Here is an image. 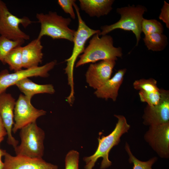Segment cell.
I'll return each instance as SVG.
<instances>
[{"label": "cell", "mask_w": 169, "mask_h": 169, "mask_svg": "<svg viewBox=\"0 0 169 169\" xmlns=\"http://www.w3.org/2000/svg\"><path fill=\"white\" fill-rule=\"evenodd\" d=\"M118 120L117 122L113 131L107 136H102L98 138V146L95 153L92 155L84 157L83 160L85 162V169H93L98 159L103 158L100 168L105 169L112 164L109 159V154L112 147L118 145L120 141V138L124 134L128 132L130 125L128 124L124 116L115 115Z\"/></svg>", "instance_id": "6da1fadb"}, {"label": "cell", "mask_w": 169, "mask_h": 169, "mask_svg": "<svg viewBox=\"0 0 169 169\" xmlns=\"http://www.w3.org/2000/svg\"><path fill=\"white\" fill-rule=\"evenodd\" d=\"M73 7L77 15L78 26L74 35L72 52L70 57L65 60L67 64L64 69L65 73L67 76L68 84L70 89V94L66 98L67 101L69 104L74 103V100L73 72L76 59L80 54L83 53L87 40L94 34L100 33V30L92 29L86 24L82 19L79 8L75 3L73 4Z\"/></svg>", "instance_id": "7a4b0ae2"}, {"label": "cell", "mask_w": 169, "mask_h": 169, "mask_svg": "<svg viewBox=\"0 0 169 169\" xmlns=\"http://www.w3.org/2000/svg\"><path fill=\"white\" fill-rule=\"evenodd\" d=\"M99 34L96 33L92 36L88 45L82 54L79 56V59L76 64V68L100 60L116 61L118 58L122 57V49L114 47L112 36L106 34L100 37Z\"/></svg>", "instance_id": "3957f363"}, {"label": "cell", "mask_w": 169, "mask_h": 169, "mask_svg": "<svg viewBox=\"0 0 169 169\" xmlns=\"http://www.w3.org/2000/svg\"><path fill=\"white\" fill-rule=\"evenodd\" d=\"M147 11L146 8L141 5H129L118 8L117 13L120 15V20L115 23L110 25L101 26L102 30L99 35H104L112 31L120 29L131 31L135 34L136 39V46L138 45L141 38V23L143 15Z\"/></svg>", "instance_id": "277c9868"}, {"label": "cell", "mask_w": 169, "mask_h": 169, "mask_svg": "<svg viewBox=\"0 0 169 169\" xmlns=\"http://www.w3.org/2000/svg\"><path fill=\"white\" fill-rule=\"evenodd\" d=\"M36 18L40 24V30L37 38L44 36L53 39H65L73 42L75 31L69 28L71 19L58 15L55 12L47 13H37Z\"/></svg>", "instance_id": "5b68a950"}, {"label": "cell", "mask_w": 169, "mask_h": 169, "mask_svg": "<svg viewBox=\"0 0 169 169\" xmlns=\"http://www.w3.org/2000/svg\"><path fill=\"white\" fill-rule=\"evenodd\" d=\"M21 143L14 149L16 155L41 158L44 152L45 133L36 122L30 123L20 130Z\"/></svg>", "instance_id": "8992f818"}, {"label": "cell", "mask_w": 169, "mask_h": 169, "mask_svg": "<svg viewBox=\"0 0 169 169\" xmlns=\"http://www.w3.org/2000/svg\"><path fill=\"white\" fill-rule=\"evenodd\" d=\"M33 22L28 17L19 18L9 11L6 4L0 2V34L12 40H24L30 39L29 35L22 31L19 27L22 24L26 28Z\"/></svg>", "instance_id": "52a82bcc"}, {"label": "cell", "mask_w": 169, "mask_h": 169, "mask_svg": "<svg viewBox=\"0 0 169 169\" xmlns=\"http://www.w3.org/2000/svg\"><path fill=\"white\" fill-rule=\"evenodd\" d=\"M31 101V99L20 94L16 101L14 110L15 122L12 130L14 133L28 125L36 122L38 118L46 115V111L36 108Z\"/></svg>", "instance_id": "ba28073f"}, {"label": "cell", "mask_w": 169, "mask_h": 169, "mask_svg": "<svg viewBox=\"0 0 169 169\" xmlns=\"http://www.w3.org/2000/svg\"><path fill=\"white\" fill-rule=\"evenodd\" d=\"M56 63L57 61L54 60L43 66L21 69L12 73H9L7 70H3L0 73V95L5 92L8 88L15 85L23 79L32 77H48L49 72Z\"/></svg>", "instance_id": "9c48e42d"}, {"label": "cell", "mask_w": 169, "mask_h": 169, "mask_svg": "<svg viewBox=\"0 0 169 169\" xmlns=\"http://www.w3.org/2000/svg\"><path fill=\"white\" fill-rule=\"evenodd\" d=\"M145 140L161 157L169 156V123L149 126Z\"/></svg>", "instance_id": "30bf717a"}, {"label": "cell", "mask_w": 169, "mask_h": 169, "mask_svg": "<svg viewBox=\"0 0 169 169\" xmlns=\"http://www.w3.org/2000/svg\"><path fill=\"white\" fill-rule=\"evenodd\" d=\"M161 97L156 105L146 106L142 118L143 123L149 126L169 123V91L160 89Z\"/></svg>", "instance_id": "8fae6325"}, {"label": "cell", "mask_w": 169, "mask_h": 169, "mask_svg": "<svg viewBox=\"0 0 169 169\" xmlns=\"http://www.w3.org/2000/svg\"><path fill=\"white\" fill-rule=\"evenodd\" d=\"M115 60L107 59L90 64L85 73L86 82L95 90L111 78Z\"/></svg>", "instance_id": "7c38bea8"}, {"label": "cell", "mask_w": 169, "mask_h": 169, "mask_svg": "<svg viewBox=\"0 0 169 169\" xmlns=\"http://www.w3.org/2000/svg\"><path fill=\"white\" fill-rule=\"evenodd\" d=\"M2 169H58L57 166L41 158L26 156H13L6 151Z\"/></svg>", "instance_id": "4fadbf2b"}, {"label": "cell", "mask_w": 169, "mask_h": 169, "mask_svg": "<svg viewBox=\"0 0 169 169\" xmlns=\"http://www.w3.org/2000/svg\"><path fill=\"white\" fill-rule=\"evenodd\" d=\"M16 102L15 99L10 94L5 92L0 95V115L7 132V142L14 149L18 143L12 134Z\"/></svg>", "instance_id": "5bb4252c"}, {"label": "cell", "mask_w": 169, "mask_h": 169, "mask_svg": "<svg viewBox=\"0 0 169 169\" xmlns=\"http://www.w3.org/2000/svg\"><path fill=\"white\" fill-rule=\"evenodd\" d=\"M126 71V69L118 70L112 77L100 88L95 90L94 94L97 98L105 100L110 99L115 101Z\"/></svg>", "instance_id": "9a60e30c"}, {"label": "cell", "mask_w": 169, "mask_h": 169, "mask_svg": "<svg viewBox=\"0 0 169 169\" xmlns=\"http://www.w3.org/2000/svg\"><path fill=\"white\" fill-rule=\"evenodd\" d=\"M43 46L41 39L37 38L22 47L23 67L26 69L38 66L42 61Z\"/></svg>", "instance_id": "2e32d148"}, {"label": "cell", "mask_w": 169, "mask_h": 169, "mask_svg": "<svg viewBox=\"0 0 169 169\" xmlns=\"http://www.w3.org/2000/svg\"><path fill=\"white\" fill-rule=\"evenodd\" d=\"M113 0H79L81 10L90 17L99 18L108 14L112 10Z\"/></svg>", "instance_id": "e0dca14e"}, {"label": "cell", "mask_w": 169, "mask_h": 169, "mask_svg": "<svg viewBox=\"0 0 169 169\" xmlns=\"http://www.w3.org/2000/svg\"><path fill=\"white\" fill-rule=\"evenodd\" d=\"M15 85L24 94L25 96L31 99L36 94L40 93L53 94L55 92V89L52 84H37L28 78L20 80Z\"/></svg>", "instance_id": "ac0fdd59"}, {"label": "cell", "mask_w": 169, "mask_h": 169, "mask_svg": "<svg viewBox=\"0 0 169 169\" xmlns=\"http://www.w3.org/2000/svg\"><path fill=\"white\" fill-rule=\"evenodd\" d=\"M143 40L148 50L160 51L168 44L167 38L162 33H154L145 35Z\"/></svg>", "instance_id": "d6986e66"}, {"label": "cell", "mask_w": 169, "mask_h": 169, "mask_svg": "<svg viewBox=\"0 0 169 169\" xmlns=\"http://www.w3.org/2000/svg\"><path fill=\"white\" fill-rule=\"evenodd\" d=\"M22 46H19L12 50L4 59V64H7L11 70L14 72L22 69Z\"/></svg>", "instance_id": "ffe728a7"}, {"label": "cell", "mask_w": 169, "mask_h": 169, "mask_svg": "<svg viewBox=\"0 0 169 169\" xmlns=\"http://www.w3.org/2000/svg\"><path fill=\"white\" fill-rule=\"evenodd\" d=\"M24 40L14 41L5 37L0 36V61L4 64V59L9 53L13 49L21 45Z\"/></svg>", "instance_id": "44dd1931"}, {"label": "cell", "mask_w": 169, "mask_h": 169, "mask_svg": "<svg viewBox=\"0 0 169 169\" xmlns=\"http://www.w3.org/2000/svg\"><path fill=\"white\" fill-rule=\"evenodd\" d=\"M141 31L145 35L154 33H163L164 27L161 23L155 19L143 18L141 23Z\"/></svg>", "instance_id": "7402d4cb"}, {"label": "cell", "mask_w": 169, "mask_h": 169, "mask_svg": "<svg viewBox=\"0 0 169 169\" xmlns=\"http://www.w3.org/2000/svg\"><path fill=\"white\" fill-rule=\"evenodd\" d=\"M156 80L153 78L142 79L136 80L133 83L136 90L148 92H155L160 90L157 85Z\"/></svg>", "instance_id": "603a6c76"}, {"label": "cell", "mask_w": 169, "mask_h": 169, "mask_svg": "<svg viewBox=\"0 0 169 169\" xmlns=\"http://www.w3.org/2000/svg\"><path fill=\"white\" fill-rule=\"evenodd\" d=\"M125 148L129 156L130 163L133 164V169H152V166L157 160L156 157H154L147 161H141L133 155L127 142L125 144Z\"/></svg>", "instance_id": "cb8c5ba5"}, {"label": "cell", "mask_w": 169, "mask_h": 169, "mask_svg": "<svg viewBox=\"0 0 169 169\" xmlns=\"http://www.w3.org/2000/svg\"><path fill=\"white\" fill-rule=\"evenodd\" d=\"M139 95L141 101L146 102L149 106L156 105L159 103L161 97L160 90L159 91L155 92L140 91Z\"/></svg>", "instance_id": "d4e9b609"}, {"label": "cell", "mask_w": 169, "mask_h": 169, "mask_svg": "<svg viewBox=\"0 0 169 169\" xmlns=\"http://www.w3.org/2000/svg\"><path fill=\"white\" fill-rule=\"evenodd\" d=\"M79 154L75 150L70 151L65 158V169H79Z\"/></svg>", "instance_id": "484cf974"}, {"label": "cell", "mask_w": 169, "mask_h": 169, "mask_svg": "<svg viewBox=\"0 0 169 169\" xmlns=\"http://www.w3.org/2000/svg\"><path fill=\"white\" fill-rule=\"evenodd\" d=\"M75 0H58V3L64 12L69 14L73 19L76 18L73 9V4L75 2Z\"/></svg>", "instance_id": "4316f807"}, {"label": "cell", "mask_w": 169, "mask_h": 169, "mask_svg": "<svg viewBox=\"0 0 169 169\" xmlns=\"http://www.w3.org/2000/svg\"><path fill=\"white\" fill-rule=\"evenodd\" d=\"M159 19L164 23L166 27L169 28V4L164 1V4L161 9L159 17Z\"/></svg>", "instance_id": "83f0119b"}, {"label": "cell", "mask_w": 169, "mask_h": 169, "mask_svg": "<svg viewBox=\"0 0 169 169\" xmlns=\"http://www.w3.org/2000/svg\"><path fill=\"white\" fill-rule=\"evenodd\" d=\"M6 135H7V132L0 115V139L4 137Z\"/></svg>", "instance_id": "f1b7e54d"}, {"label": "cell", "mask_w": 169, "mask_h": 169, "mask_svg": "<svg viewBox=\"0 0 169 169\" xmlns=\"http://www.w3.org/2000/svg\"><path fill=\"white\" fill-rule=\"evenodd\" d=\"M4 137L0 139V145ZM6 151V150L2 149L0 148V169H2L3 166V162L2 161V156H4Z\"/></svg>", "instance_id": "f546056e"}, {"label": "cell", "mask_w": 169, "mask_h": 169, "mask_svg": "<svg viewBox=\"0 0 169 169\" xmlns=\"http://www.w3.org/2000/svg\"><path fill=\"white\" fill-rule=\"evenodd\" d=\"M0 1H1V0H0Z\"/></svg>", "instance_id": "4dcf8cb0"}]
</instances>
